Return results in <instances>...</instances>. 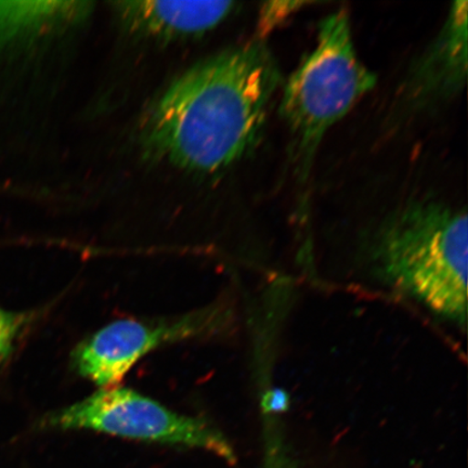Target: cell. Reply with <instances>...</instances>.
Returning a JSON list of instances; mask_svg holds the SVG:
<instances>
[{
	"mask_svg": "<svg viewBox=\"0 0 468 468\" xmlns=\"http://www.w3.org/2000/svg\"><path fill=\"white\" fill-rule=\"evenodd\" d=\"M282 75L263 40L197 64L157 98L140 131L144 154L184 171L214 174L261 143Z\"/></svg>",
	"mask_w": 468,
	"mask_h": 468,
	"instance_id": "6da1fadb",
	"label": "cell"
},
{
	"mask_svg": "<svg viewBox=\"0 0 468 468\" xmlns=\"http://www.w3.org/2000/svg\"><path fill=\"white\" fill-rule=\"evenodd\" d=\"M361 253L380 283L465 327V209L438 200L409 201L374 227Z\"/></svg>",
	"mask_w": 468,
	"mask_h": 468,
	"instance_id": "7a4b0ae2",
	"label": "cell"
},
{
	"mask_svg": "<svg viewBox=\"0 0 468 468\" xmlns=\"http://www.w3.org/2000/svg\"><path fill=\"white\" fill-rule=\"evenodd\" d=\"M377 83V75L356 54L348 10L326 16L319 23L314 48L286 80L280 101L289 132L290 164L303 189V203L326 133Z\"/></svg>",
	"mask_w": 468,
	"mask_h": 468,
	"instance_id": "3957f363",
	"label": "cell"
},
{
	"mask_svg": "<svg viewBox=\"0 0 468 468\" xmlns=\"http://www.w3.org/2000/svg\"><path fill=\"white\" fill-rule=\"evenodd\" d=\"M42 425L87 430L133 441L202 449L234 462L224 435L202 419L172 411L130 388H107L74 405L58 410Z\"/></svg>",
	"mask_w": 468,
	"mask_h": 468,
	"instance_id": "277c9868",
	"label": "cell"
},
{
	"mask_svg": "<svg viewBox=\"0 0 468 468\" xmlns=\"http://www.w3.org/2000/svg\"><path fill=\"white\" fill-rule=\"evenodd\" d=\"M226 315L225 310L209 307L169 319L115 321L79 345L73 365L81 377L101 388H113L152 350L214 335L224 327Z\"/></svg>",
	"mask_w": 468,
	"mask_h": 468,
	"instance_id": "5b68a950",
	"label": "cell"
},
{
	"mask_svg": "<svg viewBox=\"0 0 468 468\" xmlns=\"http://www.w3.org/2000/svg\"><path fill=\"white\" fill-rule=\"evenodd\" d=\"M467 5L466 0L452 4L441 31L402 80L396 109L403 119L435 112L465 87Z\"/></svg>",
	"mask_w": 468,
	"mask_h": 468,
	"instance_id": "8992f818",
	"label": "cell"
},
{
	"mask_svg": "<svg viewBox=\"0 0 468 468\" xmlns=\"http://www.w3.org/2000/svg\"><path fill=\"white\" fill-rule=\"evenodd\" d=\"M115 14L128 32L140 37L177 40L202 37L224 22L233 2H119Z\"/></svg>",
	"mask_w": 468,
	"mask_h": 468,
	"instance_id": "52a82bcc",
	"label": "cell"
},
{
	"mask_svg": "<svg viewBox=\"0 0 468 468\" xmlns=\"http://www.w3.org/2000/svg\"><path fill=\"white\" fill-rule=\"evenodd\" d=\"M92 7L90 2H0V49L74 27Z\"/></svg>",
	"mask_w": 468,
	"mask_h": 468,
	"instance_id": "ba28073f",
	"label": "cell"
},
{
	"mask_svg": "<svg viewBox=\"0 0 468 468\" xmlns=\"http://www.w3.org/2000/svg\"><path fill=\"white\" fill-rule=\"evenodd\" d=\"M312 2H292V0H277V2H268L262 5L260 11L259 23H257V31H259V39L266 37L274 29L282 26L297 11L305 8L306 5H312Z\"/></svg>",
	"mask_w": 468,
	"mask_h": 468,
	"instance_id": "9c48e42d",
	"label": "cell"
},
{
	"mask_svg": "<svg viewBox=\"0 0 468 468\" xmlns=\"http://www.w3.org/2000/svg\"><path fill=\"white\" fill-rule=\"evenodd\" d=\"M27 320L26 315L0 308V364L10 355Z\"/></svg>",
	"mask_w": 468,
	"mask_h": 468,
	"instance_id": "30bf717a",
	"label": "cell"
},
{
	"mask_svg": "<svg viewBox=\"0 0 468 468\" xmlns=\"http://www.w3.org/2000/svg\"><path fill=\"white\" fill-rule=\"evenodd\" d=\"M263 468H300L289 455L283 452L278 442L269 443L265 466Z\"/></svg>",
	"mask_w": 468,
	"mask_h": 468,
	"instance_id": "8fae6325",
	"label": "cell"
}]
</instances>
